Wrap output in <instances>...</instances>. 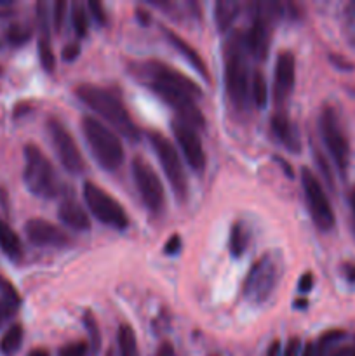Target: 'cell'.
Listing matches in <instances>:
<instances>
[{"mask_svg": "<svg viewBox=\"0 0 355 356\" xmlns=\"http://www.w3.org/2000/svg\"><path fill=\"white\" fill-rule=\"evenodd\" d=\"M66 9H68V3H66L65 0H56L54 6H52L51 24L56 31H61L63 23H65L66 17Z\"/></svg>", "mask_w": 355, "mask_h": 356, "instance_id": "34", "label": "cell"}, {"mask_svg": "<svg viewBox=\"0 0 355 356\" xmlns=\"http://www.w3.org/2000/svg\"><path fill=\"white\" fill-rule=\"evenodd\" d=\"M0 249L13 261H19L23 257V243L19 236L2 218H0Z\"/></svg>", "mask_w": 355, "mask_h": 356, "instance_id": "21", "label": "cell"}, {"mask_svg": "<svg viewBox=\"0 0 355 356\" xmlns=\"http://www.w3.org/2000/svg\"><path fill=\"white\" fill-rule=\"evenodd\" d=\"M6 38L10 45L19 47V45H24L31 38V28H28L26 24L21 23L10 24V26L7 28Z\"/></svg>", "mask_w": 355, "mask_h": 356, "instance_id": "30", "label": "cell"}, {"mask_svg": "<svg viewBox=\"0 0 355 356\" xmlns=\"http://www.w3.org/2000/svg\"><path fill=\"white\" fill-rule=\"evenodd\" d=\"M251 101H253L258 108L267 106L268 86L267 79H265L261 70H256V72L253 73V76H251Z\"/></svg>", "mask_w": 355, "mask_h": 356, "instance_id": "27", "label": "cell"}, {"mask_svg": "<svg viewBox=\"0 0 355 356\" xmlns=\"http://www.w3.org/2000/svg\"><path fill=\"white\" fill-rule=\"evenodd\" d=\"M19 296H7L2 294L0 298V329L3 327V323L9 322L14 315H16L17 308H19Z\"/></svg>", "mask_w": 355, "mask_h": 356, "instance_id": "31", "label": "cell"}, {"mask_svg": "<svg viewBox=\"0 0 355 356\" xmlns=\"http://www.w3.org/2000/svg\"><path fill=\"white\" fill-rule=\"evenodd\" d=\"M265 356H281V341L275 339L271 341L270 346H268L267 353H265Z\"/></svg>", "mask_w": 355, "mask_h": 356, "instance_id": "44", "label": "cell"}, {"mask_svg": "<svg viewBox=\"0 0 355 356\" xmlns=\"http://www.w3.org/2000/svg\"><path fill=\"white\" fill-rule=\"evenodd\" d=\"M341 271H343V277L347 278L350 284H355V263H345Z\"/></svg>", "mask_w": 355, "mask_h": 356, "instance_id": "41", "label": "cell"}, {"mask_svg": "<svg viewBox=\"0 0 355 356\" xmlns=\"http://www.w3.org/2000/svg\"><path fill=\"white\" fill-rule=\"evenodd\" d=\"M284 275V259L278 250H268L253 263L242 284V298L251 305L270 299Z\"/></svg>", "mask_w": 355, "mask_h": 356, "instance_id": "3", "label": "cell"}, {"mask_svg": "<svg viewBox=\"0 0 355 356\" xmlns=\"http://www.w3.org/2000/svg\"><path fill=\"white\" fill-rule=\"evenodd\" d=\"M319 131L334 165L341 174H345L350 162V143L336 110L329 104L324 106L319 115Z\"/></svg>", "mask_w": 355, "mask_h": 356, "instance_id": "7", "label": "cell"}, {"mask_svg": "<svg viewBox=\"0 0 355 356\" xmlns=\"http://www.w3.org/2000/svg\"><path fill=\"white\" fill-rule=\"evenodd\" d=\"M58 218L63 225L75 229V232H87V229H90L89 214H87L86 209L72 197L65 198V200L59 204Z\"/></svg>", "mask_w": 355, "mask_h": 356, "instance_id": "20", "label": "cell"}, {"mask_svg": "<svg viewBox=\"0 0 355 356\" xmlns=\"http://www.w3.org/2000/svg\"><path fill=\"white\" fill-rule=\"evenodd\" d=\"M90 353V348L87 341H73L59 348L58 356H87Z\"/></svg>", "mask_w": 355, "mask_h": 356, "instance_id": "33", "label": "cell"}, {"mask_svg": "<svg viewBox=\"0 0 355 356\" xmlns=\"http://www.w3.org/2000/svg\"><path fill=\"white\" fill-rule=\"evenodd\" d=\"M225 90L237 111H246L251 101L249 52L242 30H233L225 42Z\"/></svg>", "mask_w": 355, "mask_h": 356, "instance_id": "1", "label": "cell"}, {"mask_svg": "<svg viewBox=\"0 0 355 356\" xmlns=\"http://www.w3.org/2000/svg\"><path fill=\"white\" fill-rule=\"evenodd\" d=\"M341 31L352 47H355V0L345 3L341 13Z\"/></svg>", "mask_w": 355, "mask_h": 356, "instance_id": "29", "label": "cell"}, {"mask_svg": "<svg viewBox=\"0 0 355 356\" xmlns=\"http://www.w3.org/2000/svg\"><path fill=\"white\" fill-rule=\"evenodd\" d=\"M162 33L166 35L167 42H169V44L173 45V47L176 49V51L180 52L184 59H187L188 65H190L191 68H194L195 72L202 76V79H205L209 82V80H211V75H209L207 65H205V61H204V58L200 56V52H198L197 49L190 44V42L184 40V38L181 37L178 31H174L173 28L162 26Z\"/></svg>", "mask_w": 355, "mask_h": 356, "instance_id": "18", "label": "cell"}, {"mask_svg": "<svg viewBox=\"0 0 355 356\" xmlns=\"http://www.w3.org/2000/svg\"><path fill=\"white\" fill-rule=\"evenodd\" d=\"M247 245H249V232H247V226L240 221L233 222L228 236V249L232 257L240 259L246 254Z\"/></svg>", "mask_w": 355, "mask_h": 356, "instance_id": "24", "label": "cell"}, {"mask_svg": "<svg viewBox=\"0 0 355 356\" xmlns=\"http://www.w3.org/2000/svg\"><path fill=\"white\" fill-rule=\"evenodd\" d=\"M82 195L87 207H89V211L93 212L97 221L103 222L104 226L118 229V232L127 229L129 216L125 209L118 204L117 198H113L108 191H104L103 188L90 183V181L84 183Z\"/></svg>", "mask_w": 355, "mask_h": 356, "instance_id": "8", "label": "cell"}, {"mask_svg": "<svg viewBox=\"0 0 355 356\" xmlns=\"http://www.w3.org/2000/svg\"><path fill=\"white\" fill-rule=\"evenodd\" d=\"M171 131H173L174 139L178 141V146H180L188 165L191 167L194 172L200 174L205 169L207 156H205L204 146H202L197 131L194 127H190V125L183 124L181 120H174L171 124Z\"/></svg>", "mask_w": 355, "mask_h": 356, "instance_id": "14", "label": "cell"}, {"mask_svg": "<svg viewBox=\"0 0 355 356\" xmlns=\"http://www.w3.org/2000/svg\"><path fill=\"white\" fill-rule=\"evenodd\" d=\"M87 7H89L90 14H93L94 21L100 24H104L108 21V16H106V10H104V6L100 2V0H89V3H87Z\"/></svg>", "mask_w": 355, "mask_h": 356, "instance_id": "35", "label": "cell"}, {"mask_svg": "<svg viewBox=\"0 0 355 356\" xmlns=\"http://www.w3.org/2000/svg\"><path fill=\"white\" fill-rule=\"evenodd\" d=\"M350 209H352V229L355 233V186L350 191Z\"/></svg>", "mask_w": 355, "mask_h": 356, "instance_id": "45", "label": "cell"}, {"mask_svg": "<svg viewBox=\"0 0 355 356\" xmlns=\"http://www.w3.org/2000/svg\"><path fill=\"white\" fill-rule=\"evenodd\" d=\"M312 289H313V275L312 273L301 275V278H299L298 282V292H301V294H308Z\"/></svg>", "mask_w": 355, "mask_h": 356, "instance_id": "40", "label": "cell"}, {"mask_svg": "<svg viewBox=\"0 0 355 356\" xmlns=\"http://www.w3.org/2000/svg\"><path fill=\"white\" fill-rule=\"evenodd\" d=\"M157 356H176V351H174V346L169 341H164V343L160 344L159 351H157Z\"/></svg>", "mask_w": 355, "mask_h": 356, "instance_id": "43", "label": "cell"}, {"mask_svg": "<svg viewBox=\"0 0 355 356\" xmlns=\"http://www.w3.org/2000/svg\"><path fill=\"white\" fill-rule=\"evenodd\" d=\"M0 75H2V68H0Z\"/></svg>", "mask_w": 355, "mask_h": 356, "instance_id": "52", "label": "cell"}, {"mask_svg": "<svg viewBox=\"0 0 355 356\" xmlns=\"http://www.w3.org/2000/svg\"><path fill=\"white\" fill-rule=\"evenodd\" d=\"M24 330L21 323H13L9 329L3 332L2 339H0V353L3 356H14L19 351L21 344H23Z\"/></svg>", "mask_w": 355, "mask_h": 356, "instance_id": "25", "label": "cell"}, {"mask_svg": "<svg viewBox=\"0 0 355 356\" xmlns=\"http://www.w3.org/2000/svg\"><path fill=\"white\" fill-rule=\"evenodd\" d=\"M45 127H47L49 139H51V145L61 165L73 176L82 174L86 169V162H84L82 153H80L75 138L68 131V127L58 117H49Z\"/></svg>", "mask_w": 355, "mask_h": 356, "instance_id": "11", "label": "cell"}, {"mask_svg": "<svg viewBox=\"0 0 355 356\" xmlns=\"http://www.w3.org/2000/svg\"><path fill=\"white\" fill-rule=\"evenodd\" d=\"M148 139L160 165H162L164 174L173 188L174 197L180 202H184L188 197V179L176 146L159 131H148Z\"/></svg>", "mask_w": 355, "mask_h": 356, "instance_id": "6", "label": "cell"}, {"mask_svg": "<svg viewBox=\"0 0 355 356\" xmlns=\"http://www.w3.org/2000/svg\"><path fill=\"white\" fill-rule=\"evenodd\" d=\"M79 56H80V44H79V42H70V44H66L65 47H63V51H61V58L65 59V61H68V63L75 61Z\"/></svg>", "mask_w": 355, "mask_h": 356, "instance_id": "36", "label": "cell"}, {"mask_svg": "<svg viewBox=\"0 0 355 356\" xmlns=\"http://www.w3.org/2000/svg\"><path fill=\"white\" fill-rule=\"evenodd\" d=\"M136 16H138V19L141 21L143 24H146V23H150V14L146 13L145 9H138L136 10Z\"/></svg>", "mask_w": 355, "mask_h": 356, "instance_id": "47", "label": "cell"}, {"mask_svg": "<svg viewBox=\"0 0 355 356\" xmlns=\"http://www.w3.org/2000/svg\"><path fill=\"white\" fill-rule=\"evenodd\" d=\"M75 94L87 108H90L94 113L108 122L118 134H122L129 141H139L141 138L139 127L132 120L124 103L115 94L94 83H79L75 87Z\"/></svg>", "mask_w": 355, "mask_h": 356, "instance_id": "2", "label": "cell"}, {"mask_svg": "<svg viewBox=\"0 0 355 356\" xmlns=\"http://www.w3.org/2000/svg\"><path fill=\"white\" fill-rule=\"evenodd\" d=\"M299 353H301V341L299 337H291L285 346L284 356H299Z\"/></svg>", "mask_w": 355, "mask_h": 356, "instance_id": "39", "label": "cell"}, {"mask_svg": "<svg viewBox=\"0 0 355 356\" xmlns=\"http://www.w3.org/2000/svg\"><path fill=\"white\" fill-rule=\"evenodd\" d=\"M146 86L167 104V106L173 108L178 113V120H181L183 124L190 125L195 131L197 129H204L205 118L202 115L200 108L195 103V97H191L190 94L183 92V90L176 89V87L166 86V83H157V82H146Z\"/></svg>", "mask_w": 355, "mask_h": 356, "instance_id": "12", "label": "cell"}, {"mask_svg": "<svg viewBox=\"0 0 355 356\" xmlns=\"http://www.w3.org/2000/svg\"><path fill=\"white\" fill-rule=\"evenodd\" d=\"M294 305H296V308H306V301H305V299H303V301H296Z\"/></svg>", "mask_w": 355, "mask_h": 356, "instance_id": "49", "label": "cell"}, {"mask_svg": "<svg viewBox=\"0 0 355 356\" xmlns=\"http://www.w3.org/2000/svg\"><path fill=\"white\" fill-rule=\"evenodd\" d=\"M131 172L145 207L153 216L160 214L166 205V191L152 163L146 162L141 155H136L131 162Z\"/></svg>", "mask_w": 355, "mask_h": 356, "instance_id": "10", "label": "cell"}, {"mask_svg": "<svg viewBox=\"0 0 355 356\" xmlns=\"http://www.w3.org/2000/svg\"><path fill=\"white\" fill-rule=\"evenodd\" d=\"M28 356H51V353H49L47 350H42V348H37V350L30 351V355Z\"/></svg>", "mask_w": 355, "mask_h": 356, "instance_id": "48", "label": "cell"}, {"mask_svg": "<svg viewBox=\"0 0 355 356\" xmlns=\"http://www.w3.org/2000/svg\"><path fill=\"white\" fill-rule=\"evenodd\" d=\"M240 2L235 0H219L214 3V21L219 31H226L232 28L233 21L240 13Z\"/></svg>", "mask_w": 355, "mask_h": 356, "instance_id": "23", "label": "cell"}, {"mask_svg": "<svg viewBox=\"0 0 355 356\" xmlns=\"http://www.w3.org/2000/svg\"><path fill=\"white\" fill-rule=\"evenodd\" d=\"M343 339V330H329V332L322 334L315 344V356H347L348 348L340 346Z\"/></svg>", "mask_w": 355, "mask_h": 356, "instance_id": "22", "label": "cell"}, {"mask_svg": "<svg viewBox=\"0 0 355 356\" xmlns=\"http://www.w3.org/2000/svg\"><path fill=\"white\" fill-rule=\"evenodd\" d=\"M136 68H138L136 73L145 76L146 82L166 83V86L176 87V89L190 94L195 99L202 96V87L195 80H191L190 76L184 75L183 72L176 70L174 66L167 65V63L159 61V59H150V61L141 63V65H136Z\"/></svg>", "mask_w": 355, "mask_h": 356, "instance_id": "13", "label": "cell"}, {"mask_svg": "<svg viewBox=\"0 0 355 356\" xmlns=\"http://www.w3.org/2000/svg\"><path fill=\"white\" fill-rule=\"evenodd\" d=\"M347 356H355V343H354V346H352V348H348V351H347Z\"/></svg>", "mask_w": 355, "mask_h": 356, "instance_id": "50", "label": "cell"}, {"mask_svg": "<svg viewBox=\"0 0 355 356\" xmlns=\"http://www.w3.org/2000/svg\"><path fill=\"white\" fill-rule=\"evenodd\" d=\"M82 320H84V327H86L87 334H89L90 353L96 356L101 350V330H100V325H97V320L96 316L93 315V312H89V309L84 312Z\"/></svg>", "mask_w": 355, "mask_h": 356, "instance_id": "28", "label": "cell"}, {"mask_svg": "<svg viewBox=\"0 0 355 356\" xmlns=\"http://www.w3.org/2000/svg\"><path fill=\"white\" fill-rule=\"evenodd\" d=\"M180 249H181V236L173 235L169 240H167L166 245H164V254H167V256H174V254L180 252Z\"/></svg>", "mask_w": 355, "mask_h": 356, "instance_id": "38", "label": "cell"}, {"mask_svg": "<svg viewBox=\"0 0 355 356\" xmlns=\"http://www.w3.org/2000/svg\"><path fill=\"white\" fill-rule=\"evenodd\" d=\"M24 153V170L23 181L31 195L38 198H54L61 191V183L58 179L51 160L37 145L28 143L23 149Z\"/></svg>", "mask_w": 355, "mask_h": 356, "instance_id": "5", "label": "cell"}, {"mask_svg": "<svg viewBox=\"0 0 355 356\" xmlns=\"http://www.w3.org/2000/svg\"><path fill=\"white\" fill-rule=\"evenodd\" d=\"M72 24L79 37H86L87 28H89V19H87L86 7L80 2H72Z\"/></svg>", "mask_w": 355, "mask_h": 356, "instance_id": "32", "label": "cell"}, {"mask_svg": "<svg viewBox=\"0 0 355 356\" xmlns=\"http://www.w3.org/2000/svg\"><path fill=\"white\" fill-rule=\"evenodd\" d=\"M301 188L313 225L320 232H331L336 222V216H334L333 205L327 198L322 183L310 167H301Z\"/></svg>", "mask_w": 355, "mask_h": 356, "instance_id": "9", "label": "cell"}, {"mask_svg": "<svg viewBox=\"0 0 355 356\" xmlns=\"http://www.w3.org/2000/svg\"><path fill=\"white\" fill-rule=\"evenodd\" d=\"M296 83V58L291 51H281L275 61L274 101L284 104Z\"/></svg>", "mask_w": 355, "mask_h": 356, "instance_id": "16", "label": "cell"}, {"mask_svg": "<svg viewBox=\"0 0 355 356\" xmlns=\"http://www.w3.org/2000/svg\"><path fill=\"white\" fill-rule=\"evenodd\" d=\"M106 356H115V353H113V350H108V353H106Z\"/></svg>", "mask_w": 355, "mask_h": 356, "instance_id": "51", "label": "cell"}, {"mask_svg": "<svg viewBox=\"0 0 355 356\" xmlns=\"http://www.w3.org/2000/svg\"><path fill=\"white\" fill-rule=\"evenodd\" d=\"M329 59H331V63H333V65H336L338 68H341V70H352V68H354V65H352V63H348L347 59L341 58V56L331 54Z\"/></svg>", "mask_w": 355, "mask_h": 356, "instance_id": "42", "label": "cell"}, {"mask_svg": "<svg viewBox=\"0 0 355 356\" xmlns=\"http://www.w3.org/2000/svg\"><path fill=\"white\" fill-rule=\"evenodd\" d=\"M299 356H315V344L308 341V343L301 348V353H299Z\"/></svg>", "mask_w": 355, "mask_h": 356, "instance_id": "46", "label": "cell"}, {"mask_svg": "<svg viewBox=\"0 0 355 356\" xmlns=\"http://www.w3.org/2000/svg\"><path fill=\"white\" fill-rule=\"evenodd\" d=\"M80 125H82L87 146L101 169L115 172L124 162V146H122L120 138L115 134L113 129L89 115H84Z\"/></svg>", "mask_w": 355, "mask_h": 356, "instance_id": "4", "label": "cell"}, {"mask_svg": "<svg viewBox=\"0 0 355 356\" xmlns=\"http://www.w3.org/2000/svg\"><path fill=\"white\" fill-rule=\"evenodd\" d=\"M37 19H38V58H40L42 68L47 73H54L56 56L51 44V17H49V6L45 2L37 3Z\"/></svg>", "mask_w": 355, "mask_h": 356, "instance_id": "17", "label": "cell"}, {"mask_svg": "<svg viewBox=\"0 0 355 356\" xmlns=\"http://www.w3.org/2000/svg\"><path fill=\"white\" fill-rule=\"evenodd\" d=\"M270 127L275 138L278 139L285 149L291 153L301 152V138H299L298 127L292 124L291 118L284 113V111H275L270 118Z\"/></svg>", "mask_w": 355, "mask_h": 356, "instance_id": "19", "label": "cell"}, {"mask_svg": "<svg viewBox=\"0 0 355 356\" xmlns=\"http://www.w3.org/2000/svg\"><path fill=\"white\" fill-rule=\"evenodd\" d=\"M313 153H315V155H313V156H315V160H317V162H319L320 172L324 174V177H326V181H327V183H329L331 186H334V181H333V172H331V169H329V163H327V160L324 159V156H322V153H320L319 149H315V152H313Z\"/></svg>", "mask_w": 355, "mask_h": 356, "instance_id": "37", "label": "cell"}, {"mask_svg": "<svg viewBox=\"0 0 355 356\" xmlns=\"http://www.w3.org/2000/svg\"><path fill=\"white\" fill-rule=\"evenodd\" d=\"M118 341V356H139L138 339H136L134 329L129 323H122L117 332Z\"/></svg>", "mask_w": 355, "mask_h": 356, "instance_id": "26", "label": "cell"}, {"mask_svg": "<svg viewBox=\"0 0 355 356\" xmlns=\"http://www.w3.org/2000/svg\"><path fill=\"white\" fill-rule=\"evenodd\" d=\"M24 235L37 247H65L72 243V238L61 226L40 218L30 219L24 225Z\"/></svg>", "mask_w": 355, "mask_h": 356, "instance_id": "15", "label": "cell"}]
</instances>
